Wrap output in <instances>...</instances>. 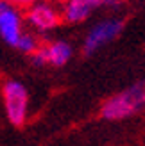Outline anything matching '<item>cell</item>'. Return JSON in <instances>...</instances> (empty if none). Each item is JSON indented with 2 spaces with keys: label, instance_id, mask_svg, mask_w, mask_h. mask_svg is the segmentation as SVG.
<instances>
[{
  "label": "cell",
  "instance_id": "obj_1",
  "mask_svg": "<svg viewBox=\"0 0 145 146\" xmlns=\"http://www.w3.org/2000/svg\"><path fill=\"white\" fill-rule=\"evenodd\" d=\"M145 109V80H138L127 89L109 96L100 107V118L107 121L126 119Z\"/></svg>",
  "mask_w": 145,
  "mask_h": 146
},
{
  "label": "cell",
  "instance_id": "obj_2",
  "mask_svg": "<svg viewBox=\"0 0 145 146\" xmlns=\"http://www.w3.org/2000/svg\"><path fill=\"white\" fill-rule=\"evenodd\" d=\"M2 100L5 116L13 127H21L27 119L29 109V91L20 80L9 78L2 86Z\"/></svg>",
  "mask_w": 145,
  "mask_h": 146
},
{
  "label": "cell",
  "instance_id": "obj_3",
  "mask_svg": "<svg viewBox=\"0 0 145 146\" xmlns=\"http://www.w3.org/2000/svg\"><path fill=\"white\" fill-rule=\"evenodd\" d=\"M124 23L126 21L122 18H111V20H104V21H99L97 25H93L84 38L83 54L86 57L93 55L102 45L113 41L115 38H118L122 29H124Z\"/></svg>",
  "mask_w": 145,
  "mask_h": 146
},
{
  "label": "cell",
  "instance_id": "obj_4",
  "mask_svg": "<svg viewBox=\"0 0 145 146\" xmlns=\"http://www.w3.org/2000/svg\"><path fill=\"white\" fill-rule=\"evenodd\" d=\"M21 32V16L9 2L0 0V38L9 46L16 48Z\"/></svg>",
  "mask_w": 145,
  "mask_h": 146
},
{
  "label": "cell",
  "instance_id": "obj_5",
  "mask_svg": "<svg viewBox=\"0 0 145 146\" xmlns=\"http://www.w3.org/2000/svg\"><path fill=\"white\" fill-rule=\"evenodd\" d=\"M25 18L38 31H50V29H54L59 23V14H57V11L47 4H36L32 7H29Z\"/></svg>",
  "mask_w": 145,
  "mask_h": 146
},
{
  "label": "cell",
  "instance_id": "obj_6",
  "mask_svg": "<svg viewBox=\"0 0 145 146\" xmlns=\"http://www.w3.org/2000/svg\"><path fill=\"white\" fill-rule=\"evenodd\" d=\"M100 5H104V2H99V0H72V2H66V5L63 7V20L66 23H83Z\"/></svg>",
  "mask_w": 145,
  "mask_h": 146
},
{
  "label": "cell",
  "instance_id": "obj_7",
  "mask_svg": "<svg viewBox=\"0 0 145 146\" xmlns=\"http://www.w3.org/2000/svg\"><path fill=\"white\" fill-rule=\"evenodd\" d=\"M47 52H48V64H52L56 68H61L70 61L72 46L66 41H54L47 46Z\"/></svg>",
  "mask_w": 145,
  "mask_h": 146
},
{
  "label": "cell",
  "instance_id": "obj_8",
  "mask_svg": "<svg viewBox=\"0 0 145 146\" xmlns=\"http://www.w3.org/2000/svg\"><path fill=\"white\" fill-rule=\"evenodd\" d=\"M16 48L20 50V52H23V54H29V55H32L36 50H38L40 46H38V41H36V38L34 36H31V34H21L20 36V39H18V45H16Z\"/></svg>",
  "mask_w": 145,
  "mask_h": 146
},
{
  "label": "cell",
  "instance_id": "obj_9",
  "mask_svg": "<svg viewBox=\"0 0 145 146\" xmlns=\"http://www.w3.org/2000/svg\"><path fill=\"white\" fill-rule=\"evenodd\" d=\"M31 61H32V66H36V68L47 66V64H48V52H47V46H40V48L31 55Z\"/></svg>",
  "mask_w": 145,
  "mask_h": 146
}]
</instances>
